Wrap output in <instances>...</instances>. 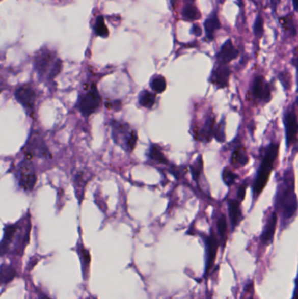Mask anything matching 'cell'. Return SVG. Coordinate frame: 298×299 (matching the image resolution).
<instances>
[{"label":"cell","mask_w":298,"mask_h":299,"mask_svg":"<svg viewBox=\"0 0 298 299\" xmlns=\"http://www.w3.org/2000/svg\"><path fill=\"white\" fill-rule=\"evenodd\" d=\"M149 157H150V159L155 161L157 163H168V160H167V158H166V156L164 154L162 149L160 148L158 145H155V144H151V146H150Z\"/></svg>","instance_id":"24"},{"label":"cell","mask_w":298,"mask_h":299,"mask_svg":"<svg viewBox=\"0 0 298 299\" xmlns=\"http://www.w3.org/2000/svg\"><path fill=\"white\" fill-rule=\"evenodd\" d=\"M249 157L245 148L241 145L237 146L231 156V164L234 167H244L249 163Z\"/></svg>","instance_id":"19"},{"label":"cell","mask_w":298,"mask_h":299,"mask_svg":"<svg viewBox=\"0 0 298 299\" xmlns=\"http://www.w3.org/2000/svg\"><path fill=\"white\" fill-rule=\"evenodd\" d=\"M213 138L218 142H225V140H226V122H225V118H223V120L221 121V123L218 125H215V129H214V132H213Z\"/></svg>","instance_id":"28"},{"label":"cell","mask_w":298,"mask_h":299,"mask_svg":"<svg viewBox=\"0 0 298 299\" xmlns=\"http://www.w3.org/2000/svg\"><path fill=\"white\" fill-rule=\"evenodd\" d=\"M237 179H238V175L236 173L232 172L228 167L224 168L223 172H222V179L226 185L230 187L235 184Z\"/></svg>","instance_id":"27"},{"label":"cell","mask_w":298,"mask_h":299,"mask_svg":"<svg viewBox=\"0 0 298 299\" xmlns=\"http://www.w3.org/2000/svg\"><path fill=\"white\" fill-rule=\"evenodd\" d=\"M31 231L30 219L9 224L4 228V235L0 241V256L7 254L23 253V250L29 242Z\"/></svg>","instance_id":"2"},{"label":"cell","mask_w":298,"mask_h":299,"mask_svg":"<svg viewBox=\"0 0 298 299\" xmlns=\"http://www.w3.org/2000/svg\"><path fill=\"white\" fill-rule=\"evenodd\" d=\"M239 56V51L234 47V44L231 40H227L225 43L221 47L220 52L216 56L217 61L220 64L228 65L234 59H236Z\"/></svg>","instance_id":"14"},{"label":"cell","mask_w":298,"mask_h":299,"mask_svg":"<svg viewBox=\"0 0 298 299\" xmlns=\"http://www.w3.org/2000/svg\"><path fill=\"white\" fill-rule=\"evenodd\" d=\"M35 299H49L48 298V297H47V296H45V295H41V294H40V295H39V296H37V297H36V298Z\"/></svg>","instance_id":"37"},{"label":"cell","mask_w":298,"mask_h":299,"mask_svg":"<svg viewBox=\"0 0 298 299\" xmlns=\"http://www.w3.org/2000/svg\"><path fill=\"white\" fill-rule=\"evenodd\" d=\"M14 96L17 102L24 108L28 116H33L35 111L38 96L35 88L30 84H22L17 87L14 91Z\"/></svg>","instance_id":"8"},{"label":"cell","mask_w":298,"mask_h":299,"mask_svg":"<svg viewBox=\"0 0 298 299\" xmlns=\"http://www.w3.org/2000/svg\"><path fill=\"white\" fill-rule=\"evenodd\" d=\"M276 208L282 214L283 225L289 224L297 212V197L295 192V175L293 169L287 170L280 184L276 197Z\"/></svg>","instance_id":"1"},{"label":"cell","mask_w":298,"mask_h":299,"mask_svg":"<svg viewBox=\"0 0 298 299\" xmlns=\"http://www.w3.org/2000/svg\"><path fill=\"white\" fill-rule=\"evenodd\" d=\"M79 254H80V260H82V263H83V268H84V266H86V269L88 270L89 263H90V256H89L88 250L83 249L82 250H79Z\"/></svg>","instance_id":"32"},{"label":"cell","mask_w":298,"mask_h":299,"mask_svg":"<svg viewBox=\"0 0 298 299\" xmlns=\"http://www.w3.org/2000/svg\"><path fill=\"white\" fill-rule=\"evenodd\" d=\"M150 85L157 94H162L166 90V80L162 75H157L152 78Z\"/></svg>","instance_id":"26"},{"label":"cell","mask_w":298,"mask_h":299,"mask_svg":"<svg viewBox=\"0 0 298 299\" xmlns=\"http://www.w3.org/2000/svg\"><path fill=\"white\" fill-rule=\"evenodd\" d=\"M249 299H254V298H253V296H250V297H249Z\"/></svg>","instance_id":"39"},{"label":"cell","mask_w":298,"mask_h":299,"mask_svg":"<svg viewBox=\"0 0 298 299\" xmlns=\"http://www.w3.org/2000/svg\"><path fill=\"white\" fill-rule=\"evenodd\" d=\"M111 135L114 142L121 146L127 152H132L138 143V133L130 130L129 125L118 121H112L111 123Z\"/></svg>","instance_id":"6"},{"label":"cell","mask_w":298,"mask_h":299,"mask_svg":"<svg viewBox=\"0 0 298 299\" xmlns=\"http://www.w3.org/2000/svg\"><path fill=\"white\" fill-rule=\"evenodd\" d=\"M17 271L15 268L10 264L0 266V286L7 285L16 278Z\"/></svg>","instance_id":"20"},{"label":"cell","mask_w":298,"mask_h":299,"mask_svg":"<svg viewBox=\"0 0 298 299\" xmlns=\"http://www.w3.org/2000/svg\"><path fill=\"white\" fill-rule=\"evenodd\" d=\"M62 69L61 61L55 59L49 52H42L35 60V70L44 83H52Z\"/></svg>","instance_id":"5"},{"label":"cell","mask_w":298,"mask_h":299,"mask_svg":"<svg viewBox=\"0 0 298 299\" xmlns=\"http://www.w3.org/2000/svg\"><path fill=\"white\" fill-rule=\"evenodd\" d=\"M182 16L185 20L192 21V20H197L201 17L200 11L198 10L194 3H187L184 5L183 11H182Z\"/></svg>","instance_id":"23"},{"label":"cell","mask_w":298,"mask_h":299,"mask_svg":"<svg viewBox=\"0 0 298 299\" xmlns=\"http://www.w3.org/2000/svg\"><path fill=\"white\" fill-rule=\"evenodd\" d=\"M279 153V144L271 143L267 145L264 156L262 157L261 166L259 167L258 173L256 174L255 183L253 185V194L254 198L256 199L263 191L267 185L271 172L274 168L275 162L277 160V156Z\"/></svg>","instance_id":"3"},{"label":"cell","mask_w":298,"mask_h":299,"mask_svg":"<svg viewBox=\"0 0 298 299\" xmlns=\"http://www.w3.org/2000/svg\"><path fill=\"white\" fill-rule=\"evenodd\" d=\"M102 98L95 84H89L84 87V90L79 94L75 108L84 117H89L95 114L101 107Z\"/></svg>","instance_id":"4"},{"label":"cell","mask_w":298,"mask_h":299,"mask_svg":"<svg viewBox=\"0 0 298 299\" xmlns=\"http://www.w3.org/2000/svg\"><path fill=\"white\" fill-rule=\"evenodd\" d=\"M204 242L206 245V268H205V277H207L210 274V271L215 262L216 256L218 252L220 241L216 235L215 233L211 230L209 235L202 234Z\"/></svg>","instance_id":"11"},{"label":"cell","mask_w":298,"mask_h":299,"mask_svg":"<svg viewBox=\"0 0 298 299\" xmlns=\"http://www.w3.org/2000/svg\"><path fill=\"white\" fill-rule=\"evenodd\" d=\"M228 213L230 220L232 230H234L240 224L243 216L240 209V202L238 200H229L228 201Z\"/></svg>","instance_id":"16"},{"label":"cell","mask_w":298,"mask_h":299,"mask_svg":"<svg viewBox=\"0 0 298 299\" xmlns=\"http://www.w3.org/2000/svg\"><path fill=\"white\" fill-rule=\"evenodd\" d=\"M271 93L270 84H267L263 76H256L252 85V96L255 102L267 103L270 101Z\"/></svg>","instance_id":"12"},{"label":"cell","mask_w":298,"mask_h":299,"mask_svg":"<svg viewBox=\"0 0 298 299\" xmlns=\"http://www.w3.org/2000/svg\"><path fill=\"white\" fill-rule=\"evenodd\" d=\"M230 75L231 70L228 66L219 63L212 70L210 81L218 89H225L229 84Z\"/></svg>","instance_id":"13"},{"label":"cell","mask_w":298,"mask_h":299,"mask_svg":"<svg viewBox=\"0 0 298 299\" xmlns=\"http://www.w3.org/2000/svg\"><path fill=\"white\" fill-rule=\"evenodd\" d=\"M284 126H285L286 144L287 147L296 145L297 142V115L295 106L290 107L284 115Z\"/></svg>","instance_id":"10"},{"label":"cell","mask_w":298,"mask_h":299,"mask_svg":"<svg viewBox=\"0 0 298 299\" xmlns=\"http://www.w3.org/2000/svg\"><path fill=\"white\" fill-rule=\"evenodd\" d=\"M277 212H274L269 216L267 223L265 224L263 231L261 233V241L262 245L268 246L269 244L272 243L274 236H275V233H276V229H277Z\"/></svg>","instance_id":"15"},{"label":"cell","mask_w":298,"mask_h":299,"mask_svg":"<svg viewBox=\"0 0 298 299\" xmlns=\"http://www.w3.org/2000/svg\"><path fill=\"white\" fill-rule=\"evenodd\" d=\"M139 103L144 108H151L156 103V95L148 90H143L139 94Z\"/></svg>","instance_id":"22"},{"label":"cell","mask_w":298,"mask_h":299,"mask_svg":"<svg viewBox=\"0 0 298 299\" xmlns=\"http://www.w3.org/2000/svg\"><path fill=\"white\" fill-rule=\"evenodd\" d=\"M215 117H208L206 119V123L204 124L202 128L200 129L198 134L199 140L202 142H210L213 138V132L215 129Z\"/></svg>","instance_id":"17"},{"label":"cell","mask_w":298,"mask_h":299,"mask_svg":"<svg viewBox=\"0 0 298 299\" xmlns=\"http://www.w3.org/2000/svg\"><path fill=\"white\" fill-rule=\"evenodd\" d=\"M191 33L194 34V35H196V36H200L201 34H202V30H201V28H200L199 25H193V28H192Z\"/></svg>","instance_id":"34"},{"label":"cell","mask_w":298,"mask_h":299,"mask_svg":"<svg viewBox=\"0 0 298 299\" xmlns=\"http://www.w3.org/2000/svg\"><path fill=\"white\" fill-rule=\"evenodd\" d=\"M204 28L206 30V37L209 40L214 39V34L219 29H221L222 25L219 20L217 14L215 13H212V15L208 17L204 22Z\"/></svg>","instance_id":"18"},{"label":"cell","mask_w":298,"mask_h":299,"mask_svg":"<svg viewBox=\"0 0 298 299\" xmlns=\"http://www.w3.org/2000/svg\"><path fill=\"white\" fill-rule=\"evenodd\" d=\"M292 4H293V7L295 12L297 11V0H292Z\"/></svg>","instance_id":"36"},{"label":"cell","mask_w":298,"mask_h":299,"mask_svg":"<svg viewBox=\"0 0 298 299\" xmlns=\"http://www.w3.org/2000/svg\"><path fill=\"white\" fill-rule=\"evenodd\" d=\"M15 177L20 188L25 192L33 191L37 183V173L33 160L24 157L16 166Z\"/></svg>","instance_id":"7"},{"label":"cell","mask_w":298,"mask_h":299,"mask_svg":"<svg viewBox=\"0 0 298 299\" xmlns=\"http://www.w3.org/2000/svg\"><path fill=\"white\" fill-rule=\"evenodd\" d=\"M24 157L34 160V158H49L51 157L48 148L42 137L37 132L32 134L28 144L24 148Z\"/></svg>","instance_id":"9"},{"label":"cell","mask_w":298,"mask_h":299,"mask_svg":"<svg viewBox=\"0 0 298 299\" xmlns=\"http://www.w3.org/2000/svg\"><path fill=\"white\" fill-rule=\"evenodd\" d=\"M190 170L192 176H193V179L198 184L200 175L202 174V172H203V158H202L201 155L198 157V158L194 161V163L192 164Z\"/></svg>","instance_id":"25"},{"label":"cell","mask_w":298,"mask_h":299,"mask_svg":"<svg viewBox=\"0 0 298 299\" xmlns=\"http://www.w3.org/2000/svg\"><path fill=\"white\" fill-rule=\"evenodd\" d=\"M278 78H279L280 81L283 84V86L284 87V89L286 90H289V88L291 86L290 74L288 72H282L278 75Z\"/></svg>","instance_id":"31"},{"label":"cell","mask_w":298,"mask_h":299,"mask_svg":"<svg viewBox=\"0 0 298 299\" xmlns=\"http://www.w3.org/2000/svg\"><path fill=\"white\" fill-rule=\"evenodd\" d=\"M263 25H264L263 19H262L261 14H258L256 17V19H255V23H254V28H253L255 37L259 38V39L262 37L263 33H264Z\"/></svg>","instance_id":"30"},{"label":"cell","mask_w":298,"mask_h":299,"mask_svg":"<svg viewBox=\"0 0 298 299\" xmlns=\"http://www.w3.org/2000/svg\"><path fill=\"white\" fill-rule=\"evenodd\" d=\"M248 185L246 183H244L242 185H240V188L238 189V193H237V200L241 202V201L245 199L246 196V191Z\"/></svg>","instance_id":"33"},{"label":"cell","mask_w":298,"mask_h":299,"mask_svg":"<svg viewBox=\"0 0 298 299\" xmlns=\"http://www.w3.org/2000/svg\"><path fill=\"white\" fill-rule=\"evenodd\" d=\"M3 90H4L3 86H2V85H1V84H0V94H1V92H2V91H3Z\"/></svg>","instance_id":"38"},{"label":"cell","mask_w":298,"mask_h":299,"mask_svg":"<svg viewBox=\"0 0 298 299\" xmlns=\"http://www.w3.org/2000/svg\"><path fill=\"white\" fill-rule=\"evenodd\" d=\"M95 31L96 34L100 37H107L109 35V30L105 25L104 19L102 16H100L96 19V23L95 25Z\"/></svg>","instance_id":"29"},{"label":"cell","mask_w":298,"mask_h":299,"mask_svg":"<svg viewBox=\"0 0 298 299\" xmlns=\"http://www.w3.org/2000/svg\"><path fill=\"white\" fill-rule=\"evenodd\" d=\"M281 0H270L271 8L273 9L274 12L277 9V6L279 5Z\"/></svg>","instance_id":"35"},{"label":"cell","mask_w":298,"mask_h":299,"mask_svg":"<svg viewBox=\"0 0 298 299\" xmlns=\"http://www.w3.org/2000/svg\"><path fill=\"white\" fill-rule=\"evenodd\" d=\"M217 231H218L219 237H220V244L225 246V244L228 241V228L227 217L222 213L217 221Z\"/></svg>","instance_id":"21"}]
</instances>
